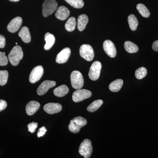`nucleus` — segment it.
<instances>
[{"label":"nucleus","instance_id":"obj_1","mask_svg":"<svg viewBox=\"0 0 158 158\" xmlns=\"http://www.w3.org/2000/svg\"><path fill=\"white\" fill-rule=\"evenodd\" d=\"M23 53L22 48L17 45L14 47L9 53L8 58L9 62L13 66H16L19 64L20 61L23 59Z\"/></svg>","mask_w":158,"mask_h":158},{"label":"nucleus","instance_id":"obj_2","mask_svg":"<svg viewBox=\"0 0 158 158\" xmlns=\"http://www.w3.org/2000/svg\"><path fill=\"white\" fill-rule=\"evenodd\" d=\"M87 123V121L85 118L81 116L75 117L71 120L69 130L71 132L77 134L80 131L81 128L85 126Z\"/></svg>","mask_w":158,"mask_h":158},{"label":"nucleus","instance_id":"obj_3","mask_svg":"<svg viewBox=\"0 0 158 158\" xmlns=\"http://www.w3.org/2000/svg\"><path fill=\"white\" fill-rule=\"evenodd\" d=\"M58 7V3L55 0H45L42 5V14L47 17L56 11Z\"/></svg>","mask_w":158,"mask_h":158},{"label":"nucleus","instance_id":"obj_4","mask_svg":"<svg viewBox=\"0 0 158 158\" xmlns=\"http://www.w3.org/2000/svg\"><path fill=\"white\" fill-rule=\"evenodd\" d=\"M72 86L74 89H81L84 86V80L81 73L78 71H73L70 76Z\"/></svg>","mask_w":158,"mask_h":158},{"label":"nucleus","instance_id":"obj_5","mask_svg":"<svg viewBox=\"0 0 158 158\" xmlns=\"http://www.w3.org/2000/svg\"><path fill=\"white\" fill-rule=\"evenodd\" d=\"M92 144L91 141L88 139H85L81 143L79 149V152L84 158H89L92 152Z\"/></svg>","mask_w":158,"mask_h":158},{"label":"nucleus","instance_id":"obj_6","mask_svg":"<svg viewBox=\"0 0 158 158\" xmlns=\"http://www.w3.org/2000/svg\"><path fill=\"white\" fill-rule=\"evenodd\" d=\"M81 56L87 61H92L94 58V54L92 47L89 44H85L81 46L80 48Z\"/></svg>","mask_w":158,"mask_h":158},{"label":"nucleus","instance_id":"obj_7","mask_svg":"<svg viewBox=\"0 0 158 158\" xmlns=\"http://www.w3.org/2000/svg\"><path fill=\"white\" fill-rule=\"evenodd\" d=\"M102 64L99 61H95L92 63L90 68L88 76L90 80L96 81L100 75Z\"/></svg>","mask_w":158,"mask_h":158},{"label":"nucleus","instance_id":"obj_8","mask_svg":"<svg viewBox=\"0 0 158 158\" xmlns=\"http://www.w3.org/2000/svg\"><path fill=\"white\" fill-rule=\"evenodd\" d=\"M92 95V93L90 90L86 89H78L73 92V100L75 102L82 101L84 100L89 98Z\"/></svg>","mask_w":158,"mask_h":158},{"label":"nucleus","instance_id":"obj_9","mask_svg":"<svg viewBox=\"0 0 158 158\" xmlns=\"http://www.w3.org/2000/svg\"><path fill=\"white\" fill-rule=\"evenodd\" d=\"M44 73V69L41 65H38L33 69L29 77V81L34 84L38 81L42 77Z\"/></svg>","mask_w":158,"mask_h":158},{"label":"nucleus","instance_id":"obj_10","mask_svg":"<svg viewBox=\"0 0 158 158\" xmlns=\"http://www.w3.org/2000/svg\"><path fill=\"white\" fill-rule=\"evenodd\" d=\"M104 50L108 56L111 58H114L116 56L117 51L116 46L111 40H105L103 44Z\"/></svg>","mask_w":158,"mask_h":158},{"label":"nucleus","instance_id":"obj_11","mask_svg":"<svg viewBox=\"0 0 158 158\" xmlns=\"http://www.w3.org/2000/svg\"><path fill=\"white\" fill-rule=\"evenodd\" d=\"M56 85V82L54 81H45L43 82L37 89L38 95H43L48 91L49 89Z\"/></svg>","mask_w":158,"mask_h":158},{"label":"nucleus","instance_id":"obj_12","mask_svg":"<svg viewBox=\"0 0 158 158\" xmlns=\"http://www.w3.org/2000/svg\"><path fill=\"white\" fill-rule=\"evenodd\" d=\"M23 23V19L20 17L15 18L7 26V30L11 33H15L18 31Z\"/></svg>","mask_w":158,"mask_h":158},{"label":"nucleus","instance_id":"obj_13","mask_svg":"<svg viewBox=\"0 0 158 158\" xmlns=\"http://www.w3.org/2000/svg\"><path fill=\"white\" fill-rule=\"evenodd\" d=\"M70 54L71 50L69 48H65L63 49L57 55L56 62L59 64L65 63L68 61Z\"/></svg>","mask_w":158,"mask_h":158},{"label":"nucleus","instance_id":"obj_14","mask_svg":"<svg viewBox=\"0 0 158 158\" xmlns=\"http://www.w3.org/2000/svg\"><path fill=\"white\" fill-rule=\"evenodd\" d=\"M44 110L48 114H53L60 112L62 110V106L57 103H49L44 106Z\"/></svg>","mask_w":158,"mask_h":158},{"label":"nucleus","instance_id":"obj_15","mask_svg":"<svg viewBox=\"0 0 158 158\" xmlns=\"http://www.w3.org/2000/svg\"><path fill=\"white\" fill-rule=\"evenodd\" d=\"M69 15L70 11L65 6H61L57 9L55 15L58 19L65 20L68 18Z\"/></svg>","mask_w":158,"mask_h":158},{"label":"nucleus","instance_id":"obj_16","mask_svg":"<svg viewBox=\"0 0 158 158\" xmlns=\"http://www.w3.org/2000/svg\"><path fill=\"white\" fill-rule=\"evenodd\" d=\"M40 107V104L38 102L35 101L30 102L26 106V113L29 116L34 115L39 110Z\"/></svg>","mask_w":158,"mask_h":158},{"label":"nucleus","instance_id":"obj_17","mask_svg":"<svg viewBox=\"0 0 158 158\" xmlns=\"http://www.w3.org/2000/svg\"><path fill=\"white\" fill-rule=\"evenodd\" d=\"M19 36L26 43H28L31 41V34L27 27H23L19 33Z\"/></svg>","mask_w":158,"mask_h":158},{"label":"nucleus","instance_id":"obj_18","mask_svg":"<svg viewBox=\"0 0 158 158\" xmlns=\"http://www.w3.org/2000/svg\"><path fill=\"white\" fill-rule=\"evenodd\" d=\"M88 22V18L86 15H79L77 19V28L80 31H84Z\"/></svg>","mask_w":158,"mask_h":158},{"label":"nucleus","instance_id":"obj_19","mask_svg":"<svg viewBox=\"0 0 158 158\" xmlns=\"http://www.w3.org/2000/svg\"><path fill=\"white\" fill-rule=\"evenodd\" d=\"M44 39L46 41L44 47V49L46 50H49L52 48L55 44L56 38L52 34L50 33H47L44 36Z\"/></svg>","mask_w":158,"mask_h":158},{"label":"nucleus","instance_id":"obj_20","mask_svg":"<svg viewBox=\"0 0 158 158\" xmlns=\"http://www.w3.org/2000/svg\"><path fill=\"white\" fill-rule=\"evenodd\" d=\"M69 89L66 85H62L56 88L54 90V94L56 96L62 97L67 94Z\"/></svg>","mask_w":158,"mask_h":158},{"label":"nucleus","instance_id":"obj_21","mask_svg":"<svg viewBox=\"0 0 158 158\" xmlns=\"http://www.w3.org/2000/svg\"><path fill=\"white\" fill-rule=\"evenodd\" d=\"M123 81L122 79H117L113 81L109 85V88L113 92H118L121 89Z\"/></svg>","mask_w":158,"mask_h":158},{"label":"nucleus","instance_id":"obj_22","mask_svg":"<svg viewBox=\"0 0 158 158\" xmlns=\"http://www.w3.org/2000/svg\"><path fill=\"white\" fill-rule=\"evenodd\" d=\"M124 48L126 51L130 53H134L138 52V46L130 41H127L125 42Z\"/></svg>","mask_w":158,"mask_h":158},{"label":"nucleus","instance_id":"obj_23","mask_svg":"<svg viewBox=\"0 0 158 158\" xmlns=\"http://www.w3.org/2000/svg\"><path fill=\"white\" fill-rule=\"evenodd\" d=\"M128 22L130 28L132 31H136L138 25V20L134 15L131 14L128 17Z\"/></svg>","mask_w":158,"mask_h":158},{"label":"nucleus","instance_id":"obj_24","mask_svg":"<svg viewBox=\"0 0 158 158\" xmlns=\"http://www.w3.org/2000/svg\"><path fill=\"white\" fill-rule=\"evenodd\" d=\"M103 102L102 100L98 99L94 101L87 108V110L89 112H94L98 110L101 106L102 105Z\"/></svg>","mask_w":158,"mask_h":158},{"label":"nucleus","instance_id":"obj_25","mask_svg":"<svg viewBox=\"0 0 158 158\" xmlns=\"http://www.w3.org/2000/svg\"><path fill=\"white\" fill-rule=\"evenodd\" d=\"M137 10L139 11L140 14L142 15L143 17L144 18H148L149 17L150 15V13L148 9H147L144 5L142 4H138L137 5Z\"/></svg>","mask_w":158,"mask_h":158},{"label":"nucleus","instance_id":"obj_26","mask_svg":"<svg viewBox=\"0 0 158 158\" xmlns=\"http://www.w3.org/2000/svg\"><path fill=\"white\" fill-rule=\"evenodd\" d=\"M76 26V20L73 17L70 18L66 22L65 24V28L69 32H72L75 30Z\"/></svg>","mask_w":158,"mask_h":158},{"label":"nucleus","instance_id":"obj_27","mask_svg":"<svg viewBox=\"0 0 158 158\" xmlns=\"http://www.w3.org/2000/svg\"><path fill=\"white\" fill-rule=\"evenodd\" d=\"M71 6L76 9H81L84 6L83 0H65Z\"/></svg>","mask_w":158,"mask_h":158},{"label":"nucleus","instance_id":"obj_28","mask_svg":"<svg viewBox=\"0 0 158 158\" xmlns=\"http://www.w3.org/2000/svg\"><path fill=\"white\" fill-rule=\"evenodd\" d=\"M147 74V69L144 67H141L136 70L135 75L137 79L141 80L144 78V77L146 76Z\"/></svg>","mask_w":158,"mask_h":158},{"label":"nucleus","instance_id":"obj_29","mask_svg":"<svg viewBox=\"0 0 158 158\" xmlns=\"http://www.w3.org/2000/svg\"><path fill=\"white\" fill-rule=\"evenodd\" d=\"M9 73L7 70L0 71V85L4 86L8 81Z\"/></svg>","mask_w":158,"mask_h":158},{"label":"nucleus","instance_id":"obj_30","mask_svg":"<svg viewBox=\"0 0 158 158\" xmlns=\"http://www.w3.org/2000/svg\"><path fill=\"white\" fill-rule=\"evenodd\" d=\"M5 52H0V65L5 66L8 63V59L6 56Z\"/></svg>","mask_w":158,"mask_h":158},{"label":"nucleus","instance_id":"obj_31","mask_svg":"<svg viewBox=\"0 0 158 158\" xmlns=\"http://www.w3.org/2000/svg\"><path fill=\"white\" fill-rule=\"evenodd\" d=\"M37 126H38V124H37V123L32 122L31 123H29L28 125L29 131L31 132V133L35 132L36 129L37 128Z\"/></svg>","mask_w":158,"mask_h":158},{"label":"nucleus","instance_id":"obj_32","mask_svg":"<svg viewBox=\"0 0 158 158\" xmlns=\"http://www.w3.org/2000/svg\"><path fill=\"white\" fill-rule=\"evenodd\" d=\"M47 131V129L44 127H42L40 128L38 130V132H37V136L38 138L43 137L45 134L46 132Z\"/></svg>","mask_w":158,"mask_h":158},{"label":"nucleus","instance_id":"obj_33","mask_svg":"<svg viewBox=\"0 0 158 158\" xmlns=\"http://www.w3.org/2000/svg\"><path fill=\"white\" fill-rule=\"evenodd\" d=\"M6 38L3 35L0 34V48H3L6 45Z\"/></svg>","mask_w":158,"mask_h":158},{"label":"nucleus","instance_id":"obj_34","mask_svg":"<svg viewBox=\"0 0 158 158\" xmlns=\"http://www.w3.org/2000/svg\"><path fill=\"white\" fill-rule=\"evenodd\" d=\"M7 104L6 101L3 100H0V112L6 109Z\"/></svg>","mask_w":158,"mask_h":158},{"label":"nucleus","instance_id":"obj_35","mask_svg":"<svg viewBox=\"0 0 158 158\" xmlns=\"http://www.w3.org/2000/svg\"><path fill=\"white\" fill-rule=\"evenodd\" d=\"M152 48L154 51L158 52V40H156L153 43Z\"/></svg>","mask_w":158,"mask_h":158},{"label":"nucleus","instance_id":"obj_36","mask_svg":"<svg viewBox=\"0 0 158 158\" xmlns=\"http://www.w3.org/2000/svg\"><path fill=\"white\" fill-rule=\"evenodd\" d=\"M9 1H11V2H19V0H9Z\"/></svg>","mask_w":158,"mask_h":158}]
</instances>
